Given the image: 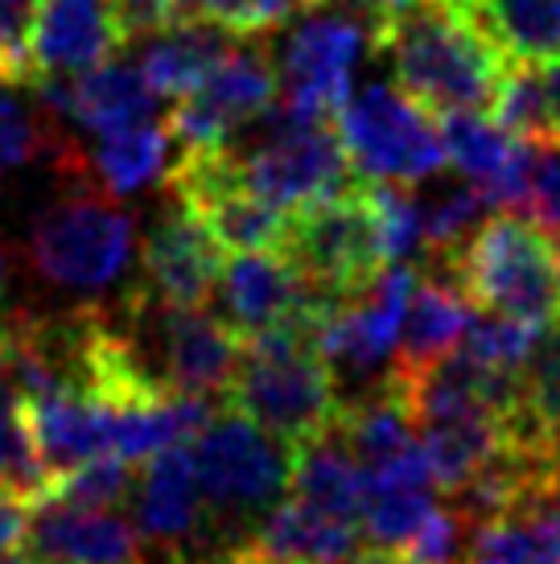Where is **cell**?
Here are the masks:
<instances>
[{"label":"cell","instance_id":"cell-2","mask_svg":"<svg viewBox=\"0 0 560 564\" xmlns=\"http://www.w3.org/2000/svg\"><path fill=\"white\" fill-rule=\"evenodd\" d=\"M66 177L71 186L30 223L25 256L37 281L54 293L95 305V297L116 289L132 268L137 219L87 170H66Z\"/></svg>","mask_w":560,"mask_h":564},{"label":"cell","instance_id":"cell-1","mask_svg":"<svg viewBox=\"0 0 560 564\" xmlns=\"http://www.w3.org/2000/svg\"><path fill=\"white\" fill-rule=\"evenodd\" d=\"M375 50L391 63L396 87L437 116L486 111L511 66L470 0H412L375 21Z\"/></svg>","mask_w":560,"mask_h":564},{"label":"cell","instance_id":"cell-43","mask_svg":"<svg viewBox=\"0 0 560 564\" xmlns=\"http://www.w3.org/2000/svg\"><path fill=\"white\" fill-rule=\"evenodd\" d=\"M310 4H326V0H305V9H310Z\"/></svg>","mask_w":560,"mask_h":564},{"label":"cell","instance_id":"cell-18","mask_svg":"<svg viewBox=\"0 0 560 564\" xmlns=\"http://www.w3.org/2000/svg\"><path fill=\"white\" fill-rule=\"evenodd\" d=\"M358 523L326 516L289 495L239 544L256 549L272 564H338L358 549Z\"/></svg>","mask_w":560,"mask_h":564},{"label":"cell","instance_id":"cell-39","mask_svg":"<svg viewBox=\"0 0 560 564\" xmlns=\"http://www.w3.org/2000/svg\"><path fill=\"white\" fill-rule=\"evenodd\" d=\"M165 564H211V552H165Z\"/></svg>","mask_w":560,"mask_h":564},{"label":"cell","instance_id":"cell-21","mask_svg":"<svg viewBox=\"0 0 560 564\" xmlns=\"http://www.w3.org/2000/svg\"><path fill=\"white\" fill-rule=\"evenodd\" d=\"M289 495L326 516L358 523L367 478H363L355 454L346 449V441L338 437V429H326L305 445H297L293 466H289Z\"/></svg>","mask_w":560,"mask_h":564},{"label":"cell","instance_id":"cell-34","mask_svg":"<svg viewBox=\"0 0 560 564\" xmlns=\"http://www.w3.org/2000/svg\"><path fill=\"white\" fill-rule=\"evenodd\" d=\"M116 17H120L125 37L140 42V37H153V33L177 25L182 9H177V0H116Z\"/></svg>","mask_w":560,"mask_h":564},{"label":"cell","instance_id":"cell-37","mask_svg":"<svg viewBox=\"0 0 560 564\" xmlns=\"http://www.w3.org/2000/svg\"><path fill=\"white\" fill-rule=\"evenodd\" d=\"M338 564H417V561H408L405 552H391V549H371V544H367V549L363 552H351V556H346V561H338Z\"/></svg>","mask_w":560,"mask_h":564},{"label":"cell","instance_id":"cell-8","mask_svg":"<svg viewBox=\"0 0 560 564\" xmlns=\"http://www.w3.org/2000/svg\"><path fill=\"white\" fill-rule=\"evenodd\" d=\"M351 170L363 182L420 186L445 165V141L437 111L417 104L396 83H367L351 91L334 116Z\"/></svg>","mask_w":560,"mask_h":564},{"label":"cell","instance_id":"cell-31","mask_svg":"<svg viewBox=\"0 0 560 564\" xmlns=\"http://www.w3.org/2000/svg\"><path fill=\"white\" fill-rule=\"evenodd\" d=\"M132 482H137V466H128L116 454H99L83 462L78 470L63 474L46 490V499H63L75 507H125L132 499Z\"/></svg>","mask_w":560,"mask_h":564},{"label":"cell","instance_id":"cell-11","mask_svg":"<svg viewBox=\"0 0 560 564\" xmlns=\"http://www.w3.org/2000/svg\"><path fill=\"white\" fill-rule=\"evenodd\" d=\"M280 99L277 58L265 37H239L218 66L190 95H182L170 120L182 149H227L244 128L260 124Z\"/></svg>","mask_w":560,"mask_h":564},{"label":"cell","instance_id":"cell-15","mask_svg":"<svg viewBox=\"0 0 560 564\" xmlns=\"http://www.w3.org/2000/svg\"><path fill=\"white\" fill-rule=\"evenodd\" d=\"M437 120H441L445 161L483 194L491 210H519L528 203L536 144L511 137L486 111H445Z\"/></svg>","mask_w":560,"mask_h":564},{"label":"cell","instance_id":"cell-19","mask_svg":"<svg viewBox=\"0 0 560 564\" xmlns=\"http://www.w3.org/2000/svg\"><path fill=\"white\" fill-rule=\"evenodd\" d=\"M474 305L453 281L429 272L424 281L417 276L412 301H408L405 329H400V350H396V367L420 371V367H433L437 359H445L450 350L462 346L470 322H474Z\"/></svg>","mask_w":560,"mask_h":564},{"label":"cell","instance_id":"cell-16","mask_svg":"<svg viewBox=\"0 0 560 564\" xmlns=\"http://www.w3.org/2000/svg\"><path fill=\"white\" fill-rule=\"evenodd\" d=\"M25 549L42 564H149V544L120 507H75L63 499L33 502Z\"/></svg>","mask_w":560,"mask_h":564},{"label":"cell","instance_id":"cell-38","mask_svg":"<svg viewBox=\"0 0 560 564\" xmlns=\"http://www.w3.org/2000/svg\"><path fill=\"white\" fill-rule=\"evenodd\" d=\"M351 4H358L363 13H371L375 21H384V17H391V13H400L405 4H412V0H351Z\"/></svg>","mask_w":560,"mask_h":564},{"label":"cell","instance_id":"cell-13","mask_svg":"<svg viewBox=\"0 0 560 564\" xmlns=\"http://www.w3.org/2000/svg\"><path fill=\"white\" fill-rule=\"evenodd\" d=\"M227 251L206 223L173 198L140 239V297L157 305H206L215 297Z\"/></svg>","mask_w":560,"mask_h":564},{"label":"cell","instance_id":"cell-27","mask_svg":"<svg viewBox=\"0 0 560 564\" xmlns=\"http://www.w3.org/2000/svg\"><path fill=\"white\" fill-rule=\"evenodd\" d=\"M491 206L483 203V194L462 182H445L437 186L424 203H420V256L424 264H433L441 256H450L453 248H462L466 236L486 219Z\"/></svg>","mask_w":560,"mask_h":564},{"label":"cell","instance_id":"cell-12","mask_svg":"<svg viewBox=\"0 0 560 564\" xmlns=\"http://www.w3.org/2000/svg\"><path fill=\"white\" fill-rule=\"evenodd\" d=\"M218 317L239 334H277V329H310L326 317L330 301L284 251H235L218 272Z\"/></svg>","mask_w":560,"mask_h":564},{"label":"cell","instance_id":"cell-24","mask_svg":"<svg viewBox=\"0 0 560 564\" xmlns=\"http://www.w3.org/2000/svg\"><path fill=\"white\" fill-rule=\"evenodd\" d=\"M515 63H560V0H470Z\"/></svg>","mask_w":560,"mask_h":564},{"label":"cell","instance_id":"cell-41","mask_svg":"<svg viewBox=\"0 0 560 564\" xmlns=\"http://www.w3.org/2000/svg\"><path fill=\"white\" fill-rule=\"evenodd\" d=\"M4 276H9V260H4V251H0V289H4Z\"/></svg>","mask_w":560,"mask_h":564},{"label":"cell","instance_id":"cell-28","mask_svg":"<svg viewBox=\"0 0 560 564\" xmlns=\"http://www.w3.org/2000/svg\"><path fill=\"white\" fill-rule=\"evenodd\" d=\"M462 564H560V544L519 511H503L470 528V549Z\"/></svg>","mask_w":560,"mask_h":564},{"label":"cell","instance_id":"cell-35","mask_svg":"<svg viewBox=\"0 0 560 564\" xmlns=\"http://www.w3.org/2000/svg\"><path fill=\"white\" fill-rule=\"evenodd\" d=\"M33 523V499L13 486H0V556L25 552Z\"/></svg>","mask_w":560,"mask_h":564},{"label":"cell","instance_id":"cell-14","mask_svg":"<svg viewBox=\"0 0 560 564\" xmlns=\"http://www.w3.org/2000/svg\"><path fill=\"white\" fill-rule=\"evenodd\" d=\"M132 523L144 544L165 552H206L211 544V519L198 490L190 445H170L137 466L132 482Z\"/></svg>","mask_w":560,"mask_h":564},{"label":"cell","instance_id":"cell-5","mask_svg":"<svg viewBox=\"0 0 560 564\" xmlns=\"http://www.w3.org/2000/svg\"><path fill=\"white\" fill-rule=\"evenodd\" d=\"M190 457L211 519V544L218 549L248 540L251 528L289 495L293 449L235 408L215 412L194 433Z\"/></svg>","mask_w":560,"mask_h":564},{"label":"cell","instance_id":"cell-30","mask_svg":"<svg viewBox=\"0 0 560 564\" xmlns=\"http://www.w3.org/2000/svg\"><path fill=\"white\" fill-rule=\"evenodd\" d=\"M182 21H206L231 37H268L289 25L305 0H177Z\"/></svg>","mask_w":560,"mask_h":564},{"label":"cell","instance_id":"cell-6","mask_svg":"<svg viewBox=\"0 0 560 564\" xmlns=\"http://www.w3.org/2000/svg\"><path fill=\"white\" fill-rule=\"evenodd\" d=\"M227 170L248 194L289 215L363 182L351 170L338 124L301 116L284 104H272L265 128L244 149L227 144Z\"/></svg>","mask_w":560,"mask_h":564},{"label":"cell","instance_id":"cell-20","mask_svg":"<svg viewBox=\"0 0 560 564\" xmlns=\"http://www.w3.org/2000/svg\"><path fill=\"white\" fill-rule=\"evenodd\" d=\"M140 75L153 87L165 104H177L182 95H190L198 83L218 66V58L239 42L227 30H215L206 21H177L170 30L153 33V37H140Z\"/></svg>","mask_w":560,"mask_h":564},{"label":"cell","instance_id":"cell-36","mask_svg":"<svg viewBox=\"0 0 560 564\" xmlns=\"http://www.w3.org/2000/svg\"><path fill=\"white\" fill-rule=\"evenodd\" d=\"M545 91H548V116H552V141L560 144V63L545 66Z\"/></svg>","mask_w":560,"mask_h":564},{"label":"cell","instance_id":"cell-10","mask_svg":"<svg viewBox=\"0 0 560 564\" xmlns=\"http://www.w3.org/2000/svg\"><path fill=\"white\" fill-rule=\"evenodd\" d=\"M284 256L330 301H351L367 293L388 268L367 182L293 210Z\"/></svg>","mask_w":560,"mask_h":564},{"label":"cell","instance_id":"cell-22","mask_svg":"<svg viewBox=\"0 0 560 564\" xmlns=\"http://www.w3.org/2000/svg\"><path fill=\"white\" fill-rule=\"evenodd\" d=\"M170 120L157 116L149 124L104 137L87 158V173L99 186L116 194V198H132L140 189H149L153 182L170 177V149H173Z\"/></svg>","mask_w":560,"mask_h":564},{"label":"cell","instance_id":"cell-7","mask_svg":"<svg viewBox=\"0 0 560 564\" xmlns=\"http://www.w3.org/2000/svg\"><path fill=\"white\" fill-rule=\"evenodd\" d=\"M128 346L157 392L223 400L235 376L244 338L206 305H157L132 289Z\"/></svg>","mask_w":560,"mask_h":564},{"label":"cell","instance_id":"cell-42","mask_svg":"<svg viewBox=\"0 0 560 564\" xmlns=\"http://www.w3.org/2000/svg\"><path fill=\"white\" fill-rule=\"evenodd\" d=\"M4 334H9V326H4V322H0V346H4Z\"/></svg>","mask_w":560,"mask_h":564},{"label":"cell","instance_id":"cell-29","mask_svg":"<svg viewBox=\"0 0 560 564\" xmlns=\"http://www.w3.org/2000/svg\"><path fill=\"white\" fill-rule=\"evenodd\" d=\"M486 116H491L498 128H507L511 137H519V141H531V144L552 141L545 66L515 63L511 58V66H507V75H503V83H498V91H495V99H491Z\"/></svg>","mask_w":560,"mask_h":564},{"label":"cell","instance_id":"cell-9","mask_svg":"<svg viewBox=\"0 0 560 564\" xmlns=\"http://www.w3.org/2000/svg\"><path fill=\"white\" fill-rule=\"evenodd\" d=\"M375 50V17L358 4H310V13L289 25L277 54L280 99L284 108L317 120H334L351 95V70Z\"/></svg>","mask_w":560,"mask_h":564},{"label":"cell","instance_id":"cell-33","mask_svg":"<svg viewBox=\"0 0 560 564\" xmlns=\"http://www.w3.org/2000/svg\"><path fill=\"white\" fill-rule=\"evenodd\" d=\"M33 9H37V0H0V75L30 79L25 42H30Z\"/></svg>","mask_w":560,"mask_h":564},{"label":"cell","instance_id":"cell-26","mask_svg":"<svg viewBox=\"0 0 560 564\" xmlns=\"http://www.w3.org/2000/svg\"><path fill=\"white\" fill-rule=\"evenodd\" d=\"M437 486H367L358 532L371 549L400 552L437 507Z\"/></svg>","mask_w":560,"mask_h":564},{"label":"cell","instance_id":"cell-17","mask_svg":"<svg viewBox=\"0 0 560 564\" xmlns=\"http://www.w3.org/2000/svg\"><path fill=\"white\" fill-rule=\"evenodd\" d=\"M125 42L116 0H37L25 42L30 79L78 75L116 58Z\"/></svg>","mask_w":560,"mask_h":564},{"label":"cell","instance_id":"cell-40","mask_svg":"<svg viewBox=\"0 0 560 564\" xmlns=\"http://www.w3.org/2000/svg\"><path fill=\"white\" fill-rule=\"evenodd\" d=\"M0 564H42L37 556H25V552H13V556H0Z\"/></svg>","mask_w":560,"mask_h":564},{"label":"cell","instance_id":"cell-23","mask_svg":"<svg viewBox=\"0 0 560 564\" xmlns=\"http://www.w3.org/2000/svg\"><path fill=\"white\" fill-rule=\"evenodd\" d=\"M511 437L528 449L560 454V322L545 329L536 355L519 376Z\"/></svg>","mask_w":560,"mask_h":564},{"label":"cell","instance_id":"cell-25","mask_svg":"<svg viewBox=\"0 0 560 564\" xmlns=\"http://www.w3.org/2000/svg\"><path fill=\"white\" fill-rule=\"evenodd\" d=\"M0 486H13L33 502L46 499L50 490V474L42 466L37 441H33L30 412H25L17 383L4 371V362H0Z\"/></svg>","mask_w":560,"mask_h":564},{"label":"cell","instance_id":"cell-4","mask_svg":"<svg viewBox=\"0 0 560 564\" xmlns=\"http://www.w3.org/2000/svg\"><path fill=\"white\" fill-rule=\"evenodd\" d=\"M223 400L239 416L284 441L289 449L334 429L343 408L338 376L317 350L310 329H277L244 338Z\"/></svg>","mask_w":560,"mask_h":564},{"label":"cell","instance_id":"cell-32","mask_svg":"<svg viewBox=\"0 0 560 564\" xmlns=\"http://www.w3.org/2000/svg\"><path fill=\"white\" fill-rule=\"evenodd\" d=\"M531 219L545 223L548 231H560V144H536V161H531L528 203Z\"/></svg>","mask_w":560,"mask_h":564},{"label":"cell","instance_id":"cell-3","mask_svg":"<svg viewBox=\"0 0 560 564\" xmlns=\"http://www.w3.org/2000/svg\"><path fill=\"white\" fill-rule=\"evenodd\" d=\"M433 272L457 284L474 310L536 326L560 322V231L515 210L478 223L462 248L433 260Z\"/></svg>","mask_w":560,"mask_h":564}]
</instances>
